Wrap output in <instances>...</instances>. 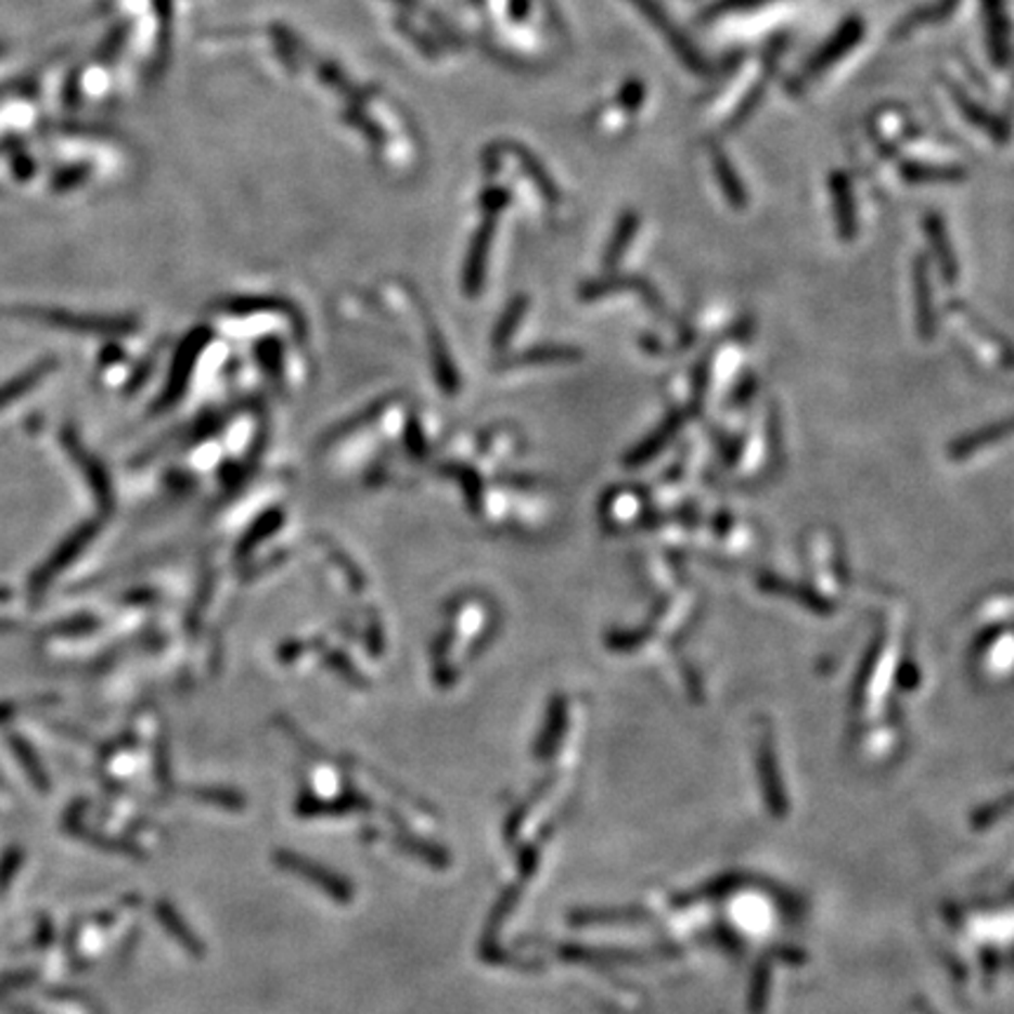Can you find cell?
<instances>
[{"instance_id": "obj_1", "label": "cell", "mask_w": 1014, "mask_h": 1014, "mask_svg": "<svg viewBox=\"0 0 1014 1014\" xmlns=\"http://www.w3.org/2000/svg\"><path fill=\"white\" fill-rule=\"evenodd\" d=\"M862 36V24L852 20L848 24L840 26V31L826 42V46L816 54V60H812L806 68H804V74H801V80H810V78H818L824 68H830L832 64H836L840 60V54H846L857 40H860Z\"/></svg>"}, {"instance_id": "obj_2", "label": "cell", "mask_w": 1014, "mask_h": 1014, "mask_svg": "<svg viewBox=\"0 0 1014 1014\" xmlns=\"http://www.w3.org/2000/svg\"><path fill=\"white\" fill-rule=\"evenodd\" d=\"M987 5V22H989V42L993 48V60L1005 62V24H1003V8L1001 0H984Z\"/></svg>"}, {"instance_id": "obj_3", "label": "cell", "mask_w": 1014, "mask_h": 1014, "mask_svg": "<svg viewBox=\"0 0 1014 1014\" xmlns=\"http://www.w3.org/2000/svg\"><path fill=\"white\" fill-rule=\"evenodd\" d=\"M714 169H717L719 183H721L723 193L728 195V200H731V203L737 205V207L745 205L747 197H745V191H742V183H740L735 171L731 169V163L726 161V155L719 153V149H717V153H714Z\"/></svg>"}, {"instance_id": "obj_4", "label": "cell", "mask_w": 1014, "mask_h": 1014, "mask_svg": "<svg viewBox=\"0 0 1014 1014\" xmlns=\"http://www.w3.org/2000/svg\"><path fill=\"white\" fill-rule=\"evenodd\" d=\"M832 195H834V205L838 211V223L844 231H852V193H850V183L844 175H834L832 177Z\"/></svg>"}, {"instance_id": "obj_5", "label": "cell", "mask_w": 1014, "mask_h": 1014, "mask_svg": "<svg viewBox=\"0 0 1014 1014\" xmlns=\"http://www.w3.org/2000/svg\"><path fill=\"white\" fill-rule=\"evenodd\" d=\"M955 3H959V0H941V3L937 8H925V10H919L916 14H911V17L899 26V34H909L913 31V28H919V26H925V24H937L947 17V14H951V10L955 8Z\"/></svg>"}, {"instance_id": "obj_6", "label": "cell", "mask_w": 1014, "mask_h": 1014, "mask_svg": "<svg viewBox=\"0 0 1014 1014\" xmlns=\"http://www.w3.org/2000/svg\"><path fill=\"white\" fill-rule=\"evenodd\" d=\"M902 175L909 181H941V179H961V171L945 169V167H923V165H904Z\"/></svg>"}, {"instance_id": "obj_7", "label": "cell", "mask_w": 1014, "mask_h": 1014, "mask_svg": "<svg viewBox=\"0 0 1014 1014\" xmlns=\"http://www.w3.org/2000/svg\"><path fill=\"white\" fill-rule=\"evenodd\" d=\"M763 3V0H726V3L719 8V10H733V8H752V5H759Z\"/></svg>"}]
</instances>
